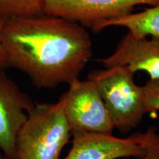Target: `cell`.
Instances as JSON below:
<instances>
[{
  "label": "cell",
  "instance_id": "cell-1",
  "mask_svg": "<svg viewBox=\"0 0 159 159\" xmlns=\"http://www.w3.org/2000/svg\"><path fill=\"white\" fill-rule=\"evenodd\" d=\"M0 39L9 66L25 73L38 89L79 79L92 56L82 25L44 13L4 20Z\"/></svg>",
  "mask_w": 159,
  "mask_h": 159
},
{
  "label": "cell",
  "instance_id": "cell-2",
  "mask_svg": "<svg viewBox=\"0 0 159 159\" xmlns=\"http://www.w3.org/2000/svg\"><path fill=\"white\" fill-rule=\"evenodd\" d=\"M71 137L70 127L58 101L35 103L18 133L16 159H60Z\"/></svg>",
  "mask_w": 159,
  "mask_h": 159
},
{
  "label": "cell",
  "instance_id": "cell-3",
  "mask_svg": "<svg viewBox=\"0 0 159 159\" xmlns=\"http://www.w3.org/2000/svg\"><path fill=\"white\" fill-rule=\"evenodd\" d=\"M98 91L115 129L128 134L136 128L146 114L143 86L134 81V73L125 66L94 70L88 79Z\"/></svg>",
  "mask_w": 159,
  "mask_h": 159
},
{
  "label": "cell",
  "instance_id": "cell-4",
  "mask_svg": "<svg viewBox=\"0 0 159 159\" xmlns=\"http://www.w3.org/2000/svg\"><path fill=\"white\" fill-rule=\"evenodd\" d=\"M58 102L62 106L71 134L75 133L112 135L115 127L95 85L77 79L69 84Z\"/></svg>",
  "mask_w": 159,
  "mask_h": 159
},
{
  "label": "cell",
  "instance_id": "cell-5",
  "mask_svg": "<svg viewBox=\"0 0 159 159\" xmlns=\"http://www.w3.org/2000/svg\"><path fill=\"white\" fill-rule=\"evenodd\" d=\"M44 14L62 18L94 32L103 30L109 21L132 13L135 7H153L159 0H42Z\"/></svg>",
  "mask_w": 159,
  "mask_h": 159
},
{
  "label": "cell",
  "instance_id": "cell-6",
  "mask_svg": "<svg viewBox=\"0 0 159 159\" xmlns=\"http://www.w3.org/2000/svg\"><path fill=\"white\" fill-rule=\"evenodd\" d=\"M0 69V150L5 159H16L18 133L35 102Z\"/></svg>",
  "mask_w": 159,
  "mask_h": 159
},
{
  "label": "cell",
  "instance_id": "cell-7",
  "mask_svg": "<svg viewBox=\"0 0 159 159\" xmlns=\"http://www.w3.org/2000/svg\"><path fill=\"white\" fill-rule=\"evenodd\" d=\"M72 146L63 159H120L140 158L144 149L131 134L127 138L114 135L75 133Z\"/></svg>",
  "mask_w": 159,
  "mask_h": 159
},
{
  "label": "cell",
  "instance_id": "cell-8",
  "mask_svg": "<svg viewBox=\"0 0 159 159\" xmlns=\"http://www.w3.org/2000/svg\"><path fill=\"white\" fill-rule=\"evenodd\" d=\"M105 68L125 66L144 71L150 80L159 79V37H139L128 32L110 56L98 60Z\"/></svg>",
  "mask_w": 159,
  "mask_h": 159
},
{
  "label": "cell",
  "instance_id": "cell-9",
  "mask_svg": "<svg viewBox=\"0 0 159 159\" xmlns=\"http://www.w3.org/2000/svg\"><path fill=\"white\" fill-rule=\"evenodd\" d=\"M112 26L123 27L139 37H159V5L150 7L139 13H133L109 21L103 29Z\"/></svg>",
  "mask_w": 159,
  "mask_h": 159
},
{
  "label": "cell",
  "instance_id": "cell-10",
  "mask_svg": "<svg viewBox=\"0 0 159 159\" xmlns=\"http://www.w3.org/2000/svg\"><path fill=\"white\" fill-rule=\"evenodd\" d=\"M42 0H0V20L43 14Z\"/></svg>",
  "mask_w": 159,
  "mask_h": 159
},
{
  "label": "cell",
  "instance_id": "cell-11",
  "mask_svg": "<svg viewBox=\"0 0 159 159\" xmlns=\"http://www.w3.org/2000/svg\"><path fill=\"white\" fill-rule=\"evenodd\" d=\"M133 136L142 145L144 154L138 159H159V130L151 126L144 132H135Z\"/></svg>",
  "mask_w": 159,
  "mask_h": 159
},
{
  "label": "cell",
  "instance_id": "cell-12",
  "mask_svg": "<svg viewBox=\"0 0 159 159\" xmlns=\"http://www.w3.org/2000/svg\"><path fill=\"white\" fill-rule=\"evenodd\" d=\"M143 89L146 114L159 111V79L149 80Z\"/></svg>",
  "mask_w": 159,
  "mask_h": 159
},
{
  "label": "cell",
  "instance_id": "cell-13",
  "mask_svg": "<svg viewBox=\"0 0 159 159\" xmlns=\"http://www.w3.org/2000/svg\"><path fill=\"white\" fill-rule=\"evenodd\" d=\"M2 23L3 21L0 20V33H1V29H2ZM9 67V64L8 62H7V57H6L5 53L4 52L3 47L2 46L1 43V39H0V69H5V68H7Z\"/></svg>",
  "mask_w": 159,
  "mask_h": 159
},
{
  "label": "cell",
  "instance_id": "cell-14",
  "mask_svg": "<svg viewBox=\"0 0 159 159\" xmlns=\"http://www.w3.org/2000/svg\"><path fill=\"white\" fill-rule=\"evenodd\" d=\"M0 159H5V157H4V156H3V155H2V153L1 150H0Z\"/></svg>",
  "mask_w": 159,
  "mask_h": 159
}]
</instances>
